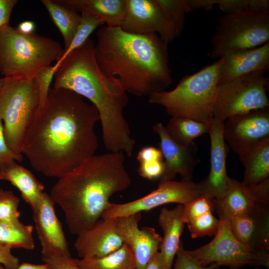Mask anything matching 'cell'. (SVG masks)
<instances>
[{"instance_id": "cell-25", "label": "cell", "mask_w": 269, "mask_h": 269, "mask_svg": "<svg viewBox=\"0 0 269 269\" xmlns=\"http://www.w3.org/2000/svg\"><path fill=\"white\" fill-rule=\"evenodd\" d=\"M239 157L245 167L242 182L244 186L254 185L269 178V137Z\"/></svg>"}, {"instance_id": "cell-37", "label": "cell", "mask_w": 269, "mask_h": 269, "mask_svg": "<svg viewBox=\"0 0 269 269\" xmlns=\"http://www.w3.org/2000/svg\"><path fill=\"white\" fill-rule=\"evenodd\" d=\"M164 170L163 160L139 163L137 171L141 177L150 180H155L162 177Z\"/></svg>"}, {"instance_id": "cell-30", "label": "cell", "mask_w": 269, "mask_h": 269, "mask_svg": "<svg viewBox=\"0 0 269 269\" xmlns=\"http://www.w3.org/2000/svg\"><path fill=\"white\" fill-rule=\"evenodd\" d=\"M81 23L69 46L66 49H64L61 57L53 65L56 71L59 64L67 55L83 45L98 26L104 24L91 15L81 14Z\"/></svg>"}, {"instance_id": "cell-22", "label": "cell", "mask_w": 269, "mask_h": 269, "mask_svg": "<svg viewBox=\"0 0 269 269\" xmlns=\"http://www.w3.org/2000/svg\"><path fill=\"white\" fill-rule=\"evenodd\" d=\"M81 14L91 15L108 27L121 26L126 15V0H55Z\"/></svg>"}, {"instance_id": "cell-38", "label": "cell", "mask_w": 269, "mask_h": 269, "mask_svg": "<svg viewBox=\"0 0 269 269\" xmlns=\"http://www.w3.org/2000/svg\"><path fill=\"white\" fill-rule=\"evenodd\" d=\"M17 158L8 147L4 136L3 126L0 119V172Z\"/></svg>"}, {"instance_id": "cell-24", "label": "cell", "mask_w": 269, "mask_h": 269, "mask_svg": "<svg viewBox=\"0 0 269 269\" xmlns=\"http://www.w3.org/2000/svg\"><path fill=\"white\" fill-rule=\"evenodd\" d=\"M0 180L8 181L17 188L32 210L39 203L44 192V185L30 170L18 164L16 161L0 172Z\"/></svg>"}, {"instance_id": "cell-39", "label": "cell", "mask_w": 269, "mask_h": 269, "mask_svg": "<svg viewBox=\"0 0 269 269\" xmlns=\"http://www.w3.org/2000/svg\"><path fill=\"white\" fill-rule=\"evenodd\" d=\"M49 269H81L71 256L58 255L42 259Z\"/></svg>"}, {"instance_id": "cell-15", "label": "cell", "mask_w": 269, "mask_h": 269, "mask_svg": "<svg viewBox=\"0 0 269 269\" xmlns=\"http://www.w3.org/2000/svg\"><path fill=\"white\" fill-rule=\"evenodd\" d=\"M50 195L44 192L33 211V218L41 246L42 259L53 256H71L62 225Z\"/></svg>"}, {"instance_id": "cell-10", "label": "cell", "mask_w": 269, "mask_h": 269, "mask_svg": "<svg viewBox=\"0 0 269 269\" xmlns=\"http://www.w3.org/2000/svg\"><path fill=\"white\" fill-rule=\"evenodd\" d=\"M220 221L219 229L209 243L194 250H186L191 258L204 267L215 264L230 269H239L245 266L269 268V252L246 247L234 236L228 221Z\"/></svg>"}, {"instance_id": "cell-16", "label": "cell", "mask_w": 269, "mask_h": 269, "mask_svg": "<svg viewBox=\"0 0 269 269\" xmlns=\"http://www.w3.org/2000/svg\"><path fill=\"white\" fill-rule=\"evenodd\" d=\"M141 218V212L116 218L118 232L123 243L134 256L136 269H145L152 257L160 250L162 240L154 228H139Z\"/></svg>"}, {"instance_id": "cell-35", "label": "cell", "mask_w": 269, "mask_h": 269, "mask_svg": "<svg viewBox=\"0 0 269 269\" xmlns=\"http://www.w3.org/2000/svg\"><path fill=\"white\" fill-rule=\"evenodd\" d=\"M56 71L53 66L51 65L39 71L33 78L37 85L39 93L38 109L41 108L46 103L50 89V84Z\"/></svg>"}, {"instance_id": "cell-11", "label": "cell", "mask_w": 269, "mask_h": 269, "mask_svg": "<svg viewBox=\"0 0 269 269\" xmlns=\"http://www.w3.org/2000/svg\"><path fill=\"white\" fill-rule=\"evenodd\" d=\"M198 183L191 181H176L160 179L157 188L145 196L122 204L111 203L101 218H116L172 203L186 204L201 196Z\"/></svg>"}, {"instance_id": "cell-43", "label": "cell", "mask_w": 269, "mask_h": 269, "mask_svg": "<svg viewBox=\"0 0 269 269\" xmlns=\"http://www.w3.org/2000/svg\"><path fill=\"white\" fill-rule=\"evenodd\" d=\"M17 0H0V29L8 25Z\"/></svg>"}, {"instance_id": "cell-32", "label": "cell", "mask_w": 269, "mask_h": 269, "mask_svg": "<svg viewBox=\"0 0 269 269\" xmlns=\"http://www.w3.org/2000/svg\"><path fill=\"white\" fill-rule=\"evenodd\" d=\"M171 20L180 36L184 27L185 15L190 12L187 0H157Z\"/></svg>"}, {"instance_id": "cell-7", "label": "cell", "mask_w": 269, "mask_h": 269, "mask_svg": "<svg viewBox=\"0 0 269 269\" xmlns=\"http://www.w3.org/2000/svg\"><path fill=\"white\" fill-rule=\"evenodd\" d=\"M39 102L34 79L7 78L0 91V119L6 142L17 161L23 159V140L38 110Z\"/></svg>"}, {"instance_id": "cell-33", "label": "cell", "mask_w": 269, "mask_h": 269, "mask_svg": "<svg viewBox=\"0 0 269 269\" xmlns=\"http://www.w3.org/2000/svg\"><path fill=\"white\" fill-rule=\"evenodd\" d=\"M182 207L183 219L185 224L204 214L213 212L215 210L213 199L204 195H201L189 203L182 205Z\"/></svg>"}, {"instance_id": "cell-42", "label": "cell", "mask_w": 269, "mask_h": 269, "mask_svg": "<svg viewBox=\"0 0 269 269\" xmlns=\"http://www.w3.org/2000/svg\"><path fill=\"white\" fill-rule=\"evenodd\" d=\"M11 249L7 247H0V264L6 269H17L20 262L18 258L12 254Z\"/></svg>"}, {"instance_id": "cell-18", "label": "cell", "mask_w": 269, "mask_h": 269, "mask_svg": "<svg viewBox=\"0 0 269 269\" xmlns=\"http://www.w3.org/2000/svg\"><path fill=\"white\" fill-rule=\"evenodd\" d=\"M123 244L118 231L117 218H101L77 235L74 247L81 258H102L117 251Z\"/></svg>"}, {"instance_id": "cell-47", "label": "cell", "mask_w": 269, "mask_h": 269, "mask_svg": "<svg viewBox=\"0 0 269 269\" xmlns=\"http://www.w3.org/2000/svg\"><path fill=\"white\" fill-rule=\"evenodd\" d=\"M248 7L255 9L269 10V0H249Z\"/></svg>"}, {"instance_id": "cell-28", "label": "cell", "mask_w": 269, "mask_h": 269, "mask_svg": "<svg viewBox=\"0 0 269 269\" xmlns=\"http://www.w3.org/2000/svg\"><path fill=\"white\" fill-rule=\"evenodd\" d=\"M165 129L175 142L184 147H189L194 139L208 133L209 125L189 118L171 117Z\"/></svg>"}, {"instance_id": "cell-14", "label": "cell", "mask_w": 269, "mask_h": 269, "mask_svg": "<svg viewBox=\"0 0 269 269\" xmlns=\"http://www.w3.org/2000/svg\"><path fill=\"white\" fill-rule=\"evenodd\" d=\"M269 178L254 185L246 187L229 177L225 194L213 199L214 210L220 220L244 216L253 212L261 204L269 203Z\"/></svg>"}, {"instance_id": "cell-4", "label": "cell", "mask_w": 269, "mask_h": 269, "mask_svg": "<svg viewBox=\"0 0 269 269\" xmlns=\"http://www.w3.org/2000/svg\"><path fill=\"white\" fill-rule=\"evenodd\" d=\"M122 152L96 155L58 179L49 195L63 211L69 232L78 235L92 227L110 206L114 194L132 183Z\"/></svg>"}, {"instance_id": "cell-13", "label": "cell", "mask_w": 269, "mask_h": 269, "mask_svg": "<svg viewBox=\"0 0 269 269\" xmlns=\"http://www.w3.org/2000/svg\"><path fill=\"white\" fill-rule=\"evenodd\" d=\"M223 134L239 156L269 137V108L234 116L224 122Z\"/></svg>"}, {"instance_id": "cell-49", "label": "cell", "mask_w": 269, "mask_h": 269, "mask_svg": "<svg viewBox=\"0 0 269 269\" xmlns=\"http://www.w3.org/2000/svg\"><path fill=\"white\" fill-rule=\"evenodd\" d=\"M6 77H2L0 78V91L2 89V87H3L6 80Z\"/></svg>"}, {"instance_id": "cell-48", "label": "cell", "mask_w": 269, "mask_h": 269, "mask_svg": "<svg viewBox=\"0 0 269 269\" xmlns=\"http://www.w3.org/2000/svg\"><path fill=\"white\" fill-rule=\"evenodd\" d=\"M0 269H6L0 264ZM17 269H49L47 264L36 265L28 263L20 264Z\"/></svg>"}, {"instance_id": "cell-31", "label": "cell", "mask_w": 269, "mask_h": 269, "mask_svg": "<svg viewBox=\"0 0 269 269\" xmlns=\"http://www.w3.org/2000/svg\"><path fill=\"white\" fill-rule=\"evenodd\" d=\"M221 221L215 217L212 212H208L192 219L187 223L192 238L206 236L215 235Z\"/></svg>"}, {"instance_id": "cell-44", "label": "cell", "mask_w": 269, "mask_h": 269, "mask_svg": "<svg viewBox=\"0 0 269 269\" xmlns=\"http://www.w3.org/2000/svg\"><path fill=\"white\" fill-rule=\"evenodd\" d=\"M187 3L190 12L200 9L211 11L216 4V0H187Z\"/></svg>"}, {"instance_id": "cell-36", "label": "cell", "mask_w": 269, "mask_h": 269, "mask_svg": "<svg viewBox=\"0 0 269 269\" xmlns=\"http://www.w3.org/2000/svg\"><path fill=\"white\" fill-rule=\"evenodd\" d=\"M174 269H216L219 267L211 264L206 267L200 265L191 258L184 250L183 243L180 241L176 255Z\"/></svg>"}, {"instance_id": "cell-8", "label": "cell", "mask_w": 269, "mask_h": 269, "mask_svg": "<svg viewBox=\"0 0 269 269\" xmlns=\"http://www.w3.org/2000/svg\"><path fill=\"white\" fill-rule=\"evenodd\" d=\"M269 40V10L248 7L218 18L209 55L218 59L235 51L261 46Z\"/></svg>"}, {"instance_id": "cell-45", "label": "cell", "mask_w": 269, "mask_h": 269, "mask_svg": "<svg viewBox=\"0 0 269 269\" xmlns=\"http://www.w3.org/2000/svg\"><path fill=\"white\" fill-rule=\"evenodd\" d=\"M145 269H165L160 252L155 253L147 263Z\"/></svg>"}, {"instance_id": "cell-41", "label": "cell", "mask_w": 269, "mask_h": 269, "mask_svg": "<svg viewBox=\"0 0 269 269\" xmlns=\"http://www.w3.org/2000/svg\"><path fill=\"white\" fill-rule=\"evenodd\" d=\"M136 159L139 163L163 160L162 154L159 148L152 146L142 147L138 151Z\"/></svg>"}, {"instance_id": "cell-34", "label": "cell", "mask_w": 269, "mask_h": 269, "mask_svg": "<svg viewBox=\"0 0 269 269\" xmlns=\"http://www.w3.org/2000/svg\"><path fill=\"white\" fill-rule=\"evenodd\" d=\"M19 201L12 191L0 189V221L19 220Z\"/></svg>"}, {"instance_id": "cell-9", "label": "cell", "mask_w": 269, "mask_h": 269, "mask_svg": "<svg viewBox=\"0 0 269 269\" xmlns=\"http://www.w3.org/2000/svg\"><path fill=\"white\" fill-rule=\"evenodd\" d=\"M265 73L257 72L218 85L213 119L225 122L234 116L269 108V78Z\"/></svg>"}, {"instance_id": "cell-1", "label": "cell", "mask_w": 269, "mask_h": 269, "mask_svg": "<svg viewBox=\"0 0 269 269\" xmlns=\"http://www.w3.org/2000/svg\"><path fill=\"white\" fill-rule=\"evenodd\" d=\"M96 107L76 93L50 88L25 134L21 153L36 171L58 179L96 154Z\"/></svg>"}, {"instance_id": "cell-2", "label": "cell", "mask_w": 269, "mask_h": 269, "mask_svg": "<svg viewBox=\"0 0 269 269\" xmlns=\"http://www.w3.org/2000/svg\"><path fill=\"white\" fill-rule=\"evenodd\" d=\"M94 47L89 38L67 55L54 74L52 88L71 90L89 100L99 114L106 148L130 157L135 142L124 114L129 102L128 93L117 79L108 77L101 71Z\"/></svg>"}, {"instance_id": "cell-20", "label": "cell", "mask_w": 269, "mask_h": 269, "mask_svg": "<svg viewBox=\"0 0 269 269\" xmlns=\"http://www.w3.org/2000/svg\"><path fill=\"white\" fill-rule=\"evenodd\" d=\"M234 236L246 247L269 251V203L259 205L252 213L228 220Z\"/></svg>"}, {"instance_id": "cell-19", "label": "cell", "mask_w": 269, "mask_h": 269, "mask_svg": "<svg viewBox=\"0 0 269 269\" xmlns=\"http://www.w3.org/2000/svg\"><path fill=\"white\" fill-rule=\"evenodd\" d=\"M152 130L159 137V149L164 159V170L160 179L173 180L179 174L182 180L191 181L193 170L199 162L192 150V145L184 147L175 142L161 123H155Z\"/></svg>"}, {"instance_id": "cell-27", "label": "cell", "mask_w": 269, "mask_h": 269, "mask_svg": "<svg viewBox=\"0 0 269 269\" xmlns=\"http://www.w3.org/2000/svg\"><path fill=\"white\" fill-rule=\"evenodd\" d=\"M33 226L19 220L0 221V247L32 250L35 243Z\"/></svg>"}, {"instance_id": "cell-3", "label": "cell", "mask_w": 269, "mask_h": 269, "mask_svg": "<svg viewBox=\"0 0 269 269\" xmlns=\"http://www.w3.org/2000/svg\"><path fill=\"white\" fill-rule=\"evenodd\" d=\"M94 53L101 71L117 79L127 93L148 96L172 83L168 44L157 34L137 35L103 26L97 32Z\"/></svg>"}, {"instance_id": "cell-21", "label": "cell", "mask_w": 269, "mask_h": 269, "mask_svg": "<svg viewBox=\"0 0 269 269\" xmlns=\"http://www.w3.org/2000/svg\"><path fill=\"white\" fill-rule=\"evenodd\" d=\"M223 58L218 85L253 73H266L269 69V42L230 53Z\"/></svg>"}, {"instance_id": "cell-6", "label": "cell", "mask_w": 269, "mask_h": 269, "mask_svg": "<svg viewBox=\"0 0 269 269\" xmlns=\"http://www.w3.org/2000/svg\"><path fill=\"white\" fill-rule=\"evenodd\" d=\"M64 52L60 43L33 33L25 34L8 25L0 29V74L3 77L33 79Z\"/></svg>"}, {"instance_id": "cell-29", "label": "cell", "mask_w": 269, "mask_h": 269, "mask_svg": "<svg viewBox=\"0 0 269 269\" xmlns=\"http://www.w3.org/2000/svg\"><path fill=\"white\" fill-rule=\"evenodd\" d=\"M81 269H136L134 256L125 244L117 251L102 258L75 259Z\"/></svg>"}, {"instance_id": "cell-26", "label": "cell", "mask_w": 269, "mask_h": 269, "mask_svg": "<svg viewBox=\"0 0 269 269\" xmlns=\"http://www.w3.org/2000/svg\"><path fill=\"white\" fill-rule=\"evenodd\" d=\"M41 2L60 31L64 40V49H66L69 46L81 23V14L58 3L55 0H42Z\"/></svg>"}, {"instance_id": "cell-5", "label": "cell", "mask_w": 269, "mask_h": 269, "mask_svg": "<svg viewBox=\"0 0 269 269\" xmlns=\"http://www.w3.org/2000/svg\"><path fill=\"white\" fill-rule=\"evenodd\" d=\"M223 62L219 58L192 75H187L171 91L148 96L151 104L163 107L171 117L189 118L209 125L213 120V106Z\"/></svg>"}, {"instance_id": "cell-40", "label": "cell", "mask_w": 269, "mask_h": 269, "mask_svg": "<svg viewBox=\"0 0 269 269\" xmlns=\"http://www.w3.org/2000/svg\"><path fill=\"white\" fill-rule=\"evenodd\" d=\"M216 4L225 14H230L249 7V0H216Z\"/></svg>"}, {"instance_id": "cell-23", "label": "cell", "mask_w": 269, "mask_h": 269, "mask_svg": "<svg viewBox=\"0 0 269 269\" xmlns=\"http://www.w3.org/2000/svg\"><path fill=\"white\" fill-rule=\"evenodd\" d=\"M158 223L163 232L160 253L164 269H171L184 228L182 205L178 204L173 209L161 208Z\"/></svg>"}, {"instance_id": "cell-17", "label": "cell", "mask_w": 269, "mask_h": 269, "mask_svg": "<svg viewBox=\"0 0 269 269\" xmlns=\"http://www.w3.org/2000/svg\"><path fill=\"white\" fill-rule=\"evenodd\" d=\"M224 123L213 119L209 125L210 169L207 177L198 183L201 195L213 199H219L225 194L229 178L226 171L229 148L223 134Z\"/></svg>"}, {"instance_id": "cell-46", "label": "cell", "mask_w": 269, "mask_h": 269, "mask_svg": "<svg viewBox=\"0 0 269 269\" xmlns=\"http://www.w3.org/2000/svg\"><path fill=\"white\" fill-rule=\"evenodd\" d=\"M16 28L21 33L30 34L34 33L35 24L32 21L25 20L21 22Z\"/></svg>"}, {"instance_id": "cell-12", "label": "cell", "mask_w": 269, "mask_h": 269, "mask_svg": "<svg viewBox=\"0 0 269 269\" xmlns=\"http://www.w3.org/2000/svg\"><path fill=\"white\" fill-rule=\"evenodd\" d=\"M120 27L137 35L157 34L167 44L179 36L157 0H126V15Z\"/></svg>"}]
</instances>
